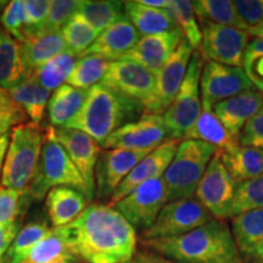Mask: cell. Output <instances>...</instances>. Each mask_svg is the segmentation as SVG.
Here are the masks:
<instances>
[{
  "label": "cell",
  "mask_w": 263,
  "mask_h": 263,
  "mask_svg": "<svg viewBox=\"0 0 263 263\" xmlns=\"http://www.w3.org/2000/svg\"><path fill=\"white\" fill-rule=\"evenodd\" d=\"M20 45L25 78H28L41 66L68 50L61 32H37L26 37Z\"/></svg>",
  "instance_id": "603a6c76"
},
{
  "label": "cell",
  "mask_w": 263,
  "mask_h": 263,
  "mask_svg": "<svg viewBox=\"0 0 263 263\" xmlns=\"http://www.w3.org/2000/svg\"><path fill=\"white\" fill-rule=\"evenodd\" d=\"M78 59L80 57L67 50L58 55L57 58H54L45 65L41 66L29 77H32L47 90L55 91L61 85L67 83L68 77H70Z\"/></svg>",
  "instance_id": "d6a6232c"
},
{
  "label": "cell",
  "mask_w": 263,
  "mask_h": 263,
  "mask_svg": "<svg viewBox=\"0 0 263 263\" xmlns=\"http://www.w3.org/2000/svg\"><path fill=\"white\" fill-rule=\"evenodd\" d=\"M248 32H249V34L252 35L254 38L263 39V24H261L255 28H250Z\"/></svg>",
  "instance_id": "f5cc1de1"
},
{
  "label": "cell",
  "mask_w": 263,
  "mask_h": 263,
  "mask_svg": "<svg viewBox=\"0 0 263 263\" xmlns=\"http://www.w3.org/2000/svg\"><path fill=\"white\" fill-rule=\"evenodd\" d=\"M141 242L149 251L179 263H245L228 224L216 218L186 234Z\"/></svg>",
  "instance_id": "7a4b0ae2"
},
{
  "label": "cell",
  "mask_w": 263,
  "mask_h": 263,
  "mask_svg": "<svg viewBox=\"0 0 263 263\" xmlns=\"http://www.w3.org/2000/svg\"><path fill=\"white\" fill-rule=\"evenodd\" d=\"M10 143V134L0 137V185H2V176H3V167H4V161L6 156Z\"/></svg>",
  "instance_id": "f907efd6"
},
{
  "label": "cell",
  "mask_w": 263,
  "mask_h": 263,
  "mask_svg": "<svg viewBox=\"0 0 263 263\" xmlns=\"http://www.w3.org/2000/svg\"><path fill=\"white\" fill-rule=\"evenodd\" d=\"M48 223L44 221L29 222L18 230L4 256L5 263H24L29 251L50 232Z\"/></svg>",
  "instance_id": "8d00e7d4"
},
{
  "label": "cell",
  "mask_w": 263,
  "mask_h": 263,
  "mask_svg": "<svg viewBox=\"0 0 263 263\" xmlns=\"http://www.w3.org/2000/svg\"><path fill=\"white\" fill-rule=\"evenodd\" d=\"M99 34L100 32L95 29L78 12L61 29V35L68 50L80 58L83 57L84 52L90 48Z\"/></svg>",
  "instance_id": "74e56055"
},
{
  "label": "cell",
  "mask_w": 263,
  "mask_h": 263,
  "mask_svg": "<svg viewBox=\"0 0 263 263\" xmlns=\"http://www.w3.org/2000/svg\"><path fill=\"white\" fill-rule=\"evenodd\" d=\"M4 31L12 35L18 43H22L25 39L26 32V15L24 8V0H12L3 10L0 16Z\"/></svg>",
  "instance_id": "b9f144b4"
},
{
  "label": "cell",
  "mask_w": 263,
  "mask_h": 263,
  "mask_svg": "<svg viewBox=\"0 0 263 263\" xmlns=\"http://www.w3.org/2000/svg\"><path fill=\"white\" fill-rule=\"evenodd\" d=\"M230 230L242 259L263 261V207L233 217Z\"/></svg>",
  "instance_id": "7402d4cb"
},
{
  "label": "cell",
  "mask_w": 263,
  "mask_h": 263,
  "mask_svg": "<svg viewBox=\"0 0 263 263\" xmlns=\"http://www.w3.org/2000/svg\"><path fill=\"white\" fill-rule=\"evenodd\" d=\"M27 116L21 107L15 103L9 90L0 88V137L9 134V130L26 123Z\"/></svg>",
  "instance_id": "ee69618b"
},
{
  "label": "cell",
  "mask_w": 263,
  "mask_h": 263,
  "mask_svg": "<svg viewBox=\"0 0 263 263\" xmlns=\"http://www.w3.org/2000/svg\"><path fill=\"white\" fill-rule=\"evenodd\" d=\"M143 112L139 101L99 83L88 90L80 112L65 127L83 132L103 146L114 132L137 121Z\"/></svg>",
  "instance_id": "3957f363"
},
{
  "label": "cell",
  "mask_w": 263,
  "mask_h": 263,
  "mask_svg": "<svg viewBox=\"0 0 263 263\" xmlns=\"http://www.w3.org/2000/svg\"><path fill=\"white\" fill-rule=\"evenodd\" d=\"M82 259L78 256H68V257L58 259V261H52L49 263H81Z\"/></svg>",
  "instance_id": "db71d44e"
},
{
  "label": "cell",
  "mask_w": 263,
  "mask_h": 263,
  "mask_svg": "<svg viewBox=\"0 0 263 263\" xmlns=\"http://www.w3.org/2000/svg\"><path fill=\"white\" fill-rule=\"evenodd\" d=\"M262 108L263 95L257 89H252L216 104L213 112L230 136L238 140L245 124Z\"/></svg>",
  "instance_id": "ffe728a7"
},
{
  "label": "cell",
  "mask_w": 263,
  "mask_h": 263,
  "mask_svg": "<svg viewBox=\"0 0 263 263\" xmlns=\"http://www.w3.org/2000/svg\"><path fill=\"white\" fill-rule=\"evenodd\" d=\"M26 80L21 45L8 32L0 31V88L11 89Z\"/></svg>",
  "instance_id": "f546056e"
},
{
  "label": "cell",
  "mask_w": 263,
  "mask_h": 263,
  "mask_svg": "<svg viewBox=\"0 0 263 263\" xmlns=\"http://www.w3.org/2000/svg\"><path fill=\"white\" fill-rule=\"evenodd\" d=\"M77 12L100 33L124 17L123 2L115 0H81Z\"/></svg>",
  "instance_id": "836d02e7"
},
{
  "label": "cell",
  "mask_w": 263,
  "mask_h": 263,
  "mask_svg": "<svg viewBox=\"0 0 263 263\" xmlns=\"http://www.w3.org/2000/svg\"><path fill=\"white\" fill-rule=\"evenodd\" d=\"M140 39V34L126 16L99 34L84 55H97L108 61L121 60Z\"/></svg>",
  "instance_id": "44dd1931"
},
{
  "label": "cell",
  "mask_w": 263,
  "mask_h": 263,
  "mask_svg": "<svg viewBox=\"0 0 263 263\" xmlns=\"http://www.w3.org/2000/svg\"><path fill=\"white\" fill-rule=\"evenodd\" d=\"M179 143V140H168L157 149L147 154L120 184L116 192L111 196L108 205H114V203L120 201L128 194L134 192L150 180L162 178L166 170L168 168L170 163L172 162L174 155H176Z\"/></svg>",
  "instance_id": "ac0fdd59"
},
{
  "label": "cell",
  "mask_w": 263,
  "mask_h": 263,
  "mask_svg": "<svg viewBox=\"0 0 263 263\" xmlns=\"http://www.w3.org/2000/svg\"><path fill=\"white\" fill-rule=\"evenodd\" d=\"M47 137L57 140L64 147L78 172L83 177L91 196L95 197V166L101 146L97 140L83 132L66 127H48Z\"/></svg>",
  "instance_id": "5bb4252c"
},
{
  "label": "cell",
  "mask_w": 263,
  "mask_h": 263,
  "mask_svg": "<svg viewBox=\"0 0 263 263\" xmlns=\"http://www.w3.org/2000/svg\"><path fill=\"white\" fill-rule=\"evenodd\" d=\"M168 202L163 179L150 180L114 205L136 230L149 229Z\"/></svg>",
  "instance_id": "7c38bea8"
},
{
  "label": "cell",
  "mask_w": 263,
  "mask_h": 263,
  "mask_svg": "<svg viewBox=\"0 0 263 263\" xmlns=\"http://www.w3.org/2000/svg\"><path fill=\"white\" fill-rule=\"evenodd\" d=\"M234 5L249 29L263 24V0H236Z\"/></svg>",
  "instance_id": "7dc6e473"
},
{
  "label": "cell",
  "mask_w": 263,
  "mask_h": 263,
  "mask_svg": "<svg viewBox=\"0 0 263 263\" xmlns=\"http://www.w3.org/2000/svg\"><path fill=\"white\" fill-rule=\"evenodd\" d=\"M257 90L259 91V93H261V94L263 95V85H261V87H258V88H257Z\"/></svg>",
  "instance_id": "11a10c76"
},
{
  "label": "cell",
  "mask_w": 263,
  "mask_h": 263,
  "mask_svg": "<svg viewBox=\"0 0 263 263\" xmlns=\"http://www.w3.org/2000/svg\"><path fill=\"white\" fill-rule=\"evenodd\" d=\"M193 52V48L183 38L172 57L156 76L155 90L149 104L144 107V114L162 115L170 107L182 87Z\"/></svg>",
  "instance_id": "4fadbf2b"
},
{
  "label": "cell",
  "mask_w": 263,
  "mask_h": 263,
  "mask_svg": "<svg viewBox=\"0 0 263 263\" xmlns=\"http://www.w3.org/2000/svg\"><path fill=\"white\" fill-rule=\"evenodd\" d=\"M45 132L35 123L12 128L3 167L2 185L25 192L37 172Z\"/></svg>",
  "instance_id": "277c9868"
},
{
  "label": "cell",
  "mask_w": 263,
  "mask_h": 263,
  "mask_svg": "<svg viewBox=\"0 0 263 263\" xmlns=\"http://www.w3.org/2000/svg\"><path fill=\"white\" fill-rule=\"evenodd\" d=\"M219 154L236 184L255 179L263 174V150L261 149L238 145Z\"/></svg>",
  "instance_id": "4316f807"
},
{
  "label": "cell",
  "mask_w": 263,
  "mask_h": 263,
  "mask_svg": "<svg viewBox=\"0 0 263 263\" xmlns=\"http://www.w3.org/2000/svg\"><path fill=\"white\" fill-rule=\"evenodd\" d=\"M87 95L88 90L78 89L67 83L55 90L48 103V115L51 127H65L80 112Z\"/></svg>",
  "instance_id": "83f0119b"
},
{
  "label": "cell",
  "mask_w": 263,
  "mask_h": 263,
  "mask_svg": "<svg viewBox=\"0 0 263 263\" xmlns=\"http://www.w3.org/2000/svg\"><path fill=\"white\" fill-rule=\"evenodd\" d=\"M58 186H68L83 193L88 199L93 200L85 184L83 177L78 172L77 167L72 162L64 147L57 140L47 137L43 144L41 160L34 178L24 192L25 202L41 201L49 193V190Z\"/></svg>",
  "instance_id": "5b68a950"
},
{
  "label": "cell",
  "mask_w": 263,
  "mask_h": 263,
  "mask_svg": "<svg viewBox=\"0 0 263 263\" xmlns=\"http://www.w3.org/2000/svg\"><path fill=\"white\" fill-rule=\"evenodd\" d=\"M263 207V174L257 178L240 183L236 185V192L232 207H230L229 218L250 211V210Z\"/></svg>",
  "instance_id": "f35d334b"
},
{
  "label": "cell",
  "mask_w": 263,
  "mask_h": 263,
  "mask_svg": "<svg viewBox=\"0 0 263 263\" xmlns=\"http://www.w3.org/2000/svg\"><path fill=\"white\" fill-rule=\"evenodd\" d=\"M0 263H5V258H4V256H0Z\"/></svg>",
  "instance_id": "9f6ffc18"
},
{
  "label": "cell",
  "mask_w": 263,
  "mask_h": 263,
  "mask_svg": "<svg viewBox=\"0 0 263 263\" xmlns=\"http://www.w3.org/2000/svg\"><path fill=\"white\" fill-rule=\"evenodd\" d=\"M183 38L184 35L179 28L161 34L140 37L136 47L128 51L122 59L137 62L153 74L157 76L178 48Z\"/></svg>",
  "instance_id": "d6986e66"
},
{
  "label": "cell",
  "mask_w": 263,
  "mask_h": 263,
  "mask_svg": "<svg viewBox=\"0 0 263 263\" xmlns=\"http://www.w3.org/2000/svg\"><path fill=\"white\" fill-rule=\"evenodd\" d=\"M100 83L139 101L145 107L155 90L156 76L137 62L121 59L111 62Z\"/></svg>",
  "instance_id": "2e32d148"
},
{
  "label": "cell",
  "mask_w": 263,
  "mask_h": 263,
  "mask_svg": "<svg viewBox=\"0 0 263 263\" xmlns=\"http://www.w3.org/2000/svg\"><path fill=\"white\" fill-rule=\"evenodd\" d=\"M138 2H139L140 4L150 6V8L154 9H166L170 0H138Z\"/></svg>",
  "instance_id": "816d5d0a"
},
{
  "label": "cell",
  "mask_w": 263,
  "mask_h": 263,
  "mask_svg": "<svg viewBox=\"0 0 263 263\" xmlns=\"http://www.w3.org/2000/svg\"><path fill=\"white\" fill-rule=\"evenodd\" d=\"M81 0H51L50 10L42 31L61 32L80 9Z\"/></svg>",
  "instance_id": "7bdbcfd3"
},
{
  "label": "cell",
  "mask_w": 263,
  "mask_h": 263,
  "mask_svg": "<svg viewBox=\"0 0 263 263\" xmlns=\"http://www.w3.org/2000/svg\"><path fill=\"white\" fill-rule=\"evenodd\" d=\"M68 228L73 252L87 263H132L137 254V230L108 203H91Z\"/></svg>",
  "instance_id": "6da1fadb"
},
{
  "label": "cell",
  "mask_w": 263,
  "mask_h": 263,
  "mask_svg": "<svg viewBox=\"0 0 263 263\" xmlns=\"http://www.w3.org/2000/svg\"><path fill=\"white\" fill-rule=\"evenodd\" d=\"M201 45L200 54L207 61L242 67L244 54L250 42L248 31L221 26L210 22H200Z\"/></svg>",
  "instance_id": "30bf717a"
},
{
  "label": "cell",
  "mask_w": 263,
  "mask_h": 263,
  "mask_svg": "<svg viewBox=\"0 0 263 263\" xmlns=\"http://www.w3.org/2000/svg\"><path fill=\"white\" fill-rule=\"evenodd\" d=\"M252 89H255L254 84L250 82L242 67H232L212 61L203 64L200 78L201 101L212 107L226 99Z\"/></svg>",
  "instance_id": "9a60e30c"
},
{
  "label": "cell",
  "mask_w": 263,
  "mask_h": 263,
  "mask_svg": "<svg viewBox=\"0 0 263 263\" xmlns=\"http://www.w3.org/2000/svg\"><path fill=\"white\" fill-rule=\"evenodd\" d=\"M124 16L143 37L167 33L178 28L163 9H154L138 0L123 2Z\"/></svg>",
  "instance_id": "484cf974"
},
{
  "label": "cell",
  "mask_w": 263,
  "mask_h": 263,
  "mask_svg": "<svg viewBox=\"0 0 263 263\" xmlns=\"http://www.w3.org/2000/svg\"><path fill=\"white\" fill-rule=\"evenodd\" d=\"M147 154L146 151L121 149L101 150L95 166V196L111 199L120 184Z\"/></svg>",
  "instance_id": "e0dca14e"
},
{
  "label": "cell",
  "mask_w": 263,
  "mask_h": 263,
  "mask_svg": "<svg viewBox=\"0 0 263 263\" xmlns=\"http://www.w3.org/2000/svg\"><path fill=\"white\" fill-rule=\"evenodd\" d=\"M132 263H179L172 259H168L153 251H139L134 256Z\"/></svg>",
  "instance_id": "681fc988"
},
{
  "label": "cell",
  "mask_w": 263,
  "mask_h": 263,
  "mask_svg": "<svg viewBox=\"0 0 263 263\" xmlns=\"http://www.w3.org/2000/svg\"><path fill=\"white\" fill-rule=\"evenodd\" d=\"M20 230V224H15L10 228H3L0 227V256H4L8 249L14 241Z\"/></svg>",
  "instance_id": "c3c4849f"
},
{
  "label": "cell",
  "mask_w": 263,
  "mask_h": 263,
  "mask_svg": "<svg viewBox=\"0 0 263 263\" xmlns=\"http://www.w3.org/2000/svg\"><path fill=\"white\" fill-rule=\"evenodd\" d=\"M195 16L200 22H210L221 26L249 31L248 26L240 17L234 2L230 0H197L193 2Z\"/></svg>",
  "instance_id": "1f68e13d"
},
{
  "label": "cell",
  "mask_w": 263,
  "mask_h": 263,
  "mask_svg": "<svg viewBox=\"0 0 263 263\" xmlns=\"http://www.w3.org/2000/svg\"><path fill=\"white\" fill-rule=\"evenodd\" d=\"M81 263H87V262H84V261H82V262H81Z\"/></svg>",
  "instance_id": "6f0895ef"
},
{
  "label": "cell",
  "mask_w": 263,
  "mask_h": 263,
  "mask_svg": "<svg viewBox=\"0 0 263 263\" xmlns=\"http://www.w3.org/2000/svg\"><path fill=\"white\" fill-rule=\"evenodd\" d=\"M164 11L182 31L184 39L189 43L193 50H199L201 45V28L197 24L193 2L188 0H170Z\"/></svg>",
  "instance_id": "d590c367"
},
{
  "label": "cell",
  "mask_w": 263,
  "mask_h": 263,
  "mask_svg": "<svg viewBox=\"0 0 263 263\" xmlns=\"http://www.w3.org/2000/svg\"><path fill=\"white\" fill-rule=\"evenodd\" d=\"M202 67L203 59L200 51L195 50L190 59L188 71L178 94L162 115L171 139H185L200 116L202 107L200 90Z\"/></svg>",
  "instance_id": "52a82bcc"
},
{
  "label": "cell",
  "mask_w": 263,
  "mask_h": 263,
  "mask_svg": "<svg viewBox=\"0 0 263 263\" xmlns=\"http://www.w3.org/2000/svg\"><path fill=\"white\" fill-rule=\"evenodd\" d=\"M89 202L90 200L83 193L68 186L52 188L45 196L48 216L54 228L65 227L77 219Z\"/></svg>",
  "instance_id": "cb8c5ba5"
},
{
  "label": "cell",
  "mask_w": 263,
  "mask_h": 263,
  "mask_svg": "<svg viewBox=\"0 0 263 263\" xmlns=\"http://www.w3.org/2000/svg\"><path fill=\"white\" fill-rule=\"evenodd\" d=\"M111 62L97 55H84L78 59L67 80V84L78 89L89 90L103 81Z\"/></svg>",
  "instance_id": "e575fe53"
},
{
  "label": "cell",
  "mask_w": 263,
  "mask_h": 263,
  "mask_svg": "<svg viewBox=\"0 0 263 263\" xmlns=\"http://www.w3.org/2000/svg\"><path fill=\"white\" fill-rule=\"evenodd\" d=\"M25 206L24 192L0 185V227L10 228L18 224L17 217Z\"/></svg>",
  "instance_id": "ab89813d"
},
{
  "label": "cell",
  "mask_w": 263,
  "mask_h": 263,
  "mask_svg": "<svg viewBox=\"0 0 263 263\" xmlns=\"http://www.w3.org/2000/svg\"><path fill=\"white\" fill-rule=\"evenodd\" d=\"M238 141L240 146L263 150V108L245 124L240 132Z\"/></svg>",
  "instance_id": "bcb514c9"
},
{
  "label": "cell",
  "mask_w": 263,
  "mask_h": 263,
  "mask_svg": "<svg viewBox=\"0 0 263 263\" xmlns=\"http://www.w3.org/2000/svg\"><path fill=\"white\" fill-rule=\"evenodd\" d=\"M201 112L195 124L189 132L185 139L200 140L215 146L219 153H226L239 145L238 140L233 138L226 129L221 121L213 112V107L210 104L201 101Z\"/></svg>",
  "instance_id": "d4e9b609"
},
{
  "label": "cell",
  "mask_w": 263,
  "mask_h": 263,
  "mask_svg": "<svg viewBox=\"0 0 263 263\" xmlns=\"http://www.w3.org/2000/svg\"><path fill=\"white\" fill-rule=\"evenodd\" d=\"M216 153L215 146L203 141H180L172 162L162 177L168 202L195 196L197 185Z\"/></svg>",
  "instance_id": "8992f818"
},
{
  "label": "cell",
  "mask_w": 263,
  "mask_h": 263,
  "mask_svg": "<svg viewBox=\"0 0 263 263\" xmlns=\"http://www.w3.org/2000/svg\"><path fill=\"white\" fill-rule=\"evenodd\" d=\"M9 93L32 123L39 124L42 122L50 99V91L43 88L32 77H28L9 89Z\"/></svg>",
  "instance_id": "4dcf8cb0"
},
{
  "label": "cell",
  "mask_w": 263,
  "mask_h": 263,
  "mask_svg": "<svg viewBox=\"0 0 263 263\" xmlns=\"http://www.w3.org/2000/svg\"><path fill=\"white\" fill-rule=\"evenodd\" d=\"M236 182L223 163L217 151L210 161L195 192L196 200L211 213L213 218L226 221L236 192Z\"/></svg>",
  "instance_id": "9c48e42d"
},
{
  "label": "cell",
  "mask_w": 263,
  "mask_h": 263,
  "mask_svg": "<svg viewBox=\"0 0 263 263\" xmlns=\"http://www.w3.org/2000/svg\"><path fill=\"white\" fill-rule=\"evenodd\" d=\"M242 70L255 88L263 85V39L249 42L244 54Z\"/></svg>",
  "instance_id": "60d3db41"
},
{
  "label": "cell",
  "mask_w": 263,
  "mask_h": 263,
  "mask_svg": "<svg viewBox=\"0 0 263 263\" xmlns=\"http://www.w3.org/2000/svg\"><path fill=\"white\" fill-rule=\"evenodd\" d=\"M171 139L162 115L143 114L134 122L118 128L105 140L104 149L151 153Z\"/></svg>",
  "instance_id": "8fae6325"
},
{
  "label": "cell",
  "mask_w": 263,
  "mask_h": 263,
  "mask_svg": "<svg viewBox=\"0 0 263 263\" xmlns=\"http://www.w3.org/2000/svg\"><path fill=\"white\" fill-rule=\"evenodd\" d=\"M50 3L51 0H24L26 15L25 38L42 31L47 22Z\"/></svg>",
  "instance_id": "f6af8a7d"
},
{
  "label": "cell",
  "mask_w": 263,
  "mask_h": 263,
  "mask_svg": "<svg viewBox=\"0 0 263 263\" xmlns=\"http://www.w3.org/2000/svg\"><path fill=\"white\" fill-rule=\"evenodd\" d=\"M212 219L211 213L197 201L196 197L167 202L154 224L143 232L141 240L173 238L186 234Z\"/></svg>",
  "instance_id": "ba28073f"
},
{
  "label": "cell",
  "mask_w": 263,
  "mask_h": 263,
  "mask_svg": "<svg viewBox=\"0 0 263 263\" xmlns=\"http://www.w3.org/2000/svg\"><path fill=\"white\" fill-rule=\"evenodd\" d=\"M77 256L71 245L68 224L52 228L27 255L24 263H49L58 259Z\"/></svg>",
  "instance_id": "f1b7e54d"
}]
</instances>
